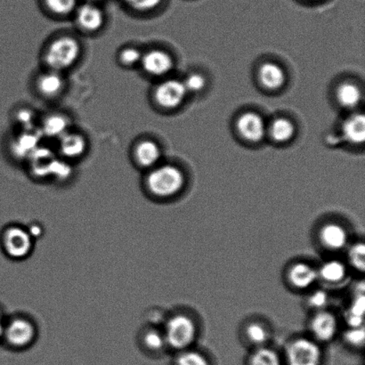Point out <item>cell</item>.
Wrapping results in <instances>:
<instances>
[{
	"label": "cell",
	"mask_w": 365,
	"mask_h": 365,
	"mask_svg": "<svg viewBox=\"0 0 365 365\" xmlns=\"http://www.w3.org/2000/svg\"><path fill=\"white\" fill-rule=\"evenodd\" d=\"M34 114L29 110H21L17 113L18 123L23 124L24 127L31 126L34 123Z\"/></svg>",
	"instance_id": "cell-37"
},
{
	"label": "cell",
	"mask_w": 365,
	"mask_h": 365,
	"mask_svg": "<svg viewBox=\"0 0 365 365\" xmlns=\"http://www.w3.org/2000/svg\"><path fill=\"white\" fill-rule=\"evenodd\" d=\"M38 142V135L31 133L30 131L24 132L23 135L14 139L13 144L14 155L20 158H30L32 153L39 148Z\"/></svg>",
	"instance_id": "cell-21"
},
{
	"label": "cell",
	"mask_w": 365,
	"mask_h": 365,
	"mask_svg": "<svg viewBox=\"0 0 365 365\" xmlns=\"http://www.w3.org/2000/svg\"><path fill=\"white\" fill-rule=\"evenodd\" d=\"M78 26L89 34L101 30L106 23L103 11L92 3H86L76 9Z\"/></svg>",
	"instance_id": "cell-9"
},
{
	"label": "cell",
	"mask_w": 365,
	"mask_h": 365,
	"mask_svg": "<svg viewBox=\"0 0 365 365\" xmlns=\"http://www.w3.org/2000/svg\"><path fill=\"white\" fill-rule=\"evenodd\" d=\"M186 94L187 91L184 82L170 78L160 82L157 86L153 96L156 103L163 108L174 109L182 105Z\"/></svg>",
	"instance_id": "cell-7"
},
{
	"label": "cell",
	"mask_w": 365,
	"mask_h": 365,
	"mask_svg": "<svg viewBox=\"0 0 365 365\" xmlns=\"http://www.w3.org/2000/svg\"><path fill=\"white\" fill-rule=\"evenodd\" d=\"M123 1L126 4H128V6L130 7L134 5L135 2H137V0H123Z\"/></svg>",
	"instance_id": "cell-39"
},
{
	"label": "cell",
	"mask_w": 365,
	"mask_h": 365,
	"mask_svg": "<svg viewBox=\"0 0 365 365\" xmlns=\"http://www.w3.org/2000/svg\"><path fill=\"white\" fill-rule=\"evenodd\" d=\"M135 163L142 169L151 170L159 163L162 150L156 142L145 139L138 143L134 150Z\"/></svg>",
	"instance_id": "cell-12"
},
{
	"label": "cell",
	"mask_w": 365,
	"mask_h": 365,
	"mask_svg": "<svg viewBox=\"0 0 365 365\" xmlns=\"http://www.w3.org/2000/svg\"><path fill=\"white\" fill-rule=\"evenodd\" d=\"M140 342L145 349L152 352H158L167 346L163 331L156 327L144 328L139 334Z\"/></svg>",
	"instance_id": "cell-22"
},
{
	"label": "cell",
	"mask_w": 365,
	"mask_h": 365,
	"mask_svg": "<svg viewBox=\"0 0 365 365\" xmlns=\"http://www.w3.org/2000/svg\"><path fill=\"white\" fill-rule=\"evenodd\" d=\"M364 310V292L356 293L355 299H353L348 313H346V323H348L350 328L363 327Z\"/></svg>",
	"instance_id": "cell-25"
},
{
	"label": "cell",
	"mask_w": 365,
	"mask_h": 365,
	"mask_svg": "<svg viewBox=\"0 0 365 365\" xmlns=\"http://www.w3.org/2000/svg\"><path fill=\"white\" fill-rule=\"evenodd\" d=\"M309 302L310 306L314 307V309H322L327 307L329 302V296L324 291H317L310 296Z\"/></svg>",
	"instance_id": "cell-35"
},
{
	"label": "cell",
	"mask_w": 365,
	"mask_h": 365,
	"mask_svg": "<svg viewBox=\"0 0 365 365\" xmlns=\"http://www.w3.org/2000/svg\"><path fill=\"white\" fill-rule=\"evenodd\" d=\"M247 337L254 344L260 345L267 341L268 334L266 329L260 324H250L246 330Z\"/></svg>",
	"instance_id": "cell-31"
},
{
	"label": "cell",
	"mask_w": 365,
	"mask_h": 365,
	"mask_svg": "<svg viewBox=\"0 0 365 365\" xmlns=\"http://www.w3.org/2000/svg\"><path fill=\"white\" fill-rule=\"evenodd\" d=\"M69 118L62 113H52L43 120L41 130L46 137L60 138L69 131Z\"/></svg>",
	"instance_id": "cell-19"
},
{
	"label": "cell",
	"mask_w": 365,
	"mask_h": 365,
	"mask_svg": "<svg viewBox=\"0 0 365 365\" xmlns=\"http://www.w3.org/2000/svg\"><path fill=\"white\" fill-rule=\"evenodd\" d=\"M349 257L351 266L363 273L365 268V248L364 243H356V245H354L349 250Z\"/></svg>",
	"instance_id": "cell-30"
},
{
	"label": "cell",
	"mask_w": 365,
	"mask_h": 365,
	"mask_svg": "<svg viewBox=\"0 0 365 365\" xmlns=\"http://www.w3.org/2000/svg\"><path fill=\"white\" fill-rule=\"evenodd\" d=\"M322 243L328 250H341L344 249L349 241V235L342 225L335 223L324 225L320 231Z\"/></svg>",
	"instance_id": "cell-14"
},
{
	"label": "cell",
	"mask_w": 365,
	"mask_h": 365,
	"mask_svg": "<svg viewBox=\"0 0 365 365\" xmlns=\"http://www.w3.org/2000/svg\"><path fill=\"white\" fill-rule=\"evenodd\" d=\"M81 53L80 42L71 36L64 35L50 43L46 49L44 61L50 70L62 73L75 66Z\"/></svg>",
	"instance_id": "cell-2"
},
{
	"label": "cell",
	"mask_w": 365,
	"mask_h": 365,
	"mask_svg": "<svg viewBox=\"0 0 365 365\" xmlns=\"http://www.w3.org/2000/svg\"><path fill=\"white\" fill-rule=\"evenodd\" d=\"M162 2L163 0H137L131 9L138 11V12H149V11L157 9Z\"/></svg>",
	"instance_id": "cell-36"
},
{
	"label": "cell",
	"mask_w": 365,
	"mask_h": 365,
	"mask_svg": "<svg viewBox=\"0 0 365 365\" xmlns=\"http://www.w3.org/2000/svg\"><path fill=\"white\" fill-rule=\"evenodd\" d=\"M346 267L344 264L339 260H331L324 263L318 272V277H320L328 284H339L346 277Z\"/></svg>",
	"instance_id": "cell-23"
},
{
	"label": "cell",
	"mask_w": 365,
	"mask_h": 365,
	"mask_svg": "<svg viewBox=\"0 0 365 365\" xmlns=\"http://www.w3.org/2000/svg\"><path fill=\"white\" fill-rule=\"evenodd\" d=\"M342 135L352 144H362L365 139V118L362 113L349 116L342 125Z\"/></svg>",
	"instance_id": "cell-18"
},
{
	"label": "cell",
	"mask_w": 365,
	"mask_h": 365,
	"mask_svg": "<svg viewBox=\"0 0 365 365\" xmlns=\"http://www.w3.org/2000/svg\"><path fill=\"white\" fill-rule=\"evenodd\" d=\"M286 355L289 365H320L322 362L320 346L307 339L292 341Z\"/></svg>",
	"instance_id": "cell-6"
},
{
	"label": "cell",
	"mask_w": 365,
	"mask_h": 365,
	"mask_svg": "<svg viewBox=\"0 0 365 365\" xmlns=\"http://www.w3.org/2000/svg\"><path fill=\"white\" fill-rule=\"evenodd\" d=\"M140 64L146 73L158 78L166 76L174 67L173 57L162 49L143 53Z\"/></svg>",
	"instance_id": "cell-8"
},
{
	"label": "cell",
	"mask_w": 365,
	"mask_h": 365,
	"mask_svg": "<svg viewBox=\"0 0 365 365\" xmlns=\"http://www.w3.org/2000/svg\"><path fill=\"white\" fill-rule=\"evenodd\" d=\"M0 243L3 252L9 259L21 261L28 259L34 252L35 239L28 227L10 225L3 229Z\"/></svg>",
	"instance_id": "cell-3"
},
{
	"label": "cell",
	"mask_w": 365,
	"mask_h": 365,
	"mask_svg": "<svg viewBox=\"0 0 365 365\" xmlns=\"http://www.w3.org/2000/svg\"><path fill=\"white\" fill-rule=\"evenodd\" d=\"M64 88V78L59 71L49 70L39 75L37 80V89L39 94L45 98H55Z\"/></svg>",
	"instance_id": "cell-15"
},
{
	"label": "cell",
	"mask_w": 365,
	"mask_h": 365,
	"mask_svg": "<svg viewBox=\"0 0 365 365\" xmlns=\"http://www.w3.org/2000/svg\"><path fill=\"white\" fill-rule=\"evenodd\" d=\"M337 98L341 106L345 108H354L362 99V92L355 84L344 83L338 88Z\"/></svg>",
	"instance_id": "cell-24"
},
{
	"label": "cell",
	"mask_w": 365,
	"mask_h": 365,
	"mask_svg": "<svg viewBox=\"0 0 365 365\" xmlns=\"http://www.w3.org/2000/svg\"><path fill=\"white\" fill-rule=\"evenodd\" d=\"M250 365H282L280 359L273 349L262 348L257 350L250 359Z\"/></svg>",
	"instance_id": "cell-28"
},
{
	"label": "cell",
	"mask_w": 365,
	"mask_h": 365,
	"mask_svg": "<svg viewBox=\"0 0 365 365\" xmlns=\"http://www.w3.org/2000/svg\"><path fill=\"white\" fill-rule=\"evenodd\" d=\"M314 337L321 341H331L338 331V322L334 314L320 311L314 317L311 323Z\"/></svg>",
	"instance_id": "cell-13"
},
{
	"label": "cell",
	"mask_w": 365,
	"mask_h": 365,
	"mask_svg": "<svg viewBox=\"0 0 365 365\" xmlns=\"http://www.w3.org/2000/svg\"><path fill=\"white\" fill-rule=\"evenodd\" d=\"M270 133L274 141L285 143L291 140L295 133L294 125L291 120L279 118L275 120L270 128Z\"/></svg>",
	"instance_id": "cell-26"
},
{
	"label": "cell",
	"mask_w": 365,
	"mask_h": 365,
	"mask_svg": "<svg viewBox=\"0 0 365 365\" xmlns=\"http://www.w3.org/2000/svg\"><path fill=\"white\" fill-rule=\"evenodd\" d=\"M259 78L264 87L269 89L282 88L286 80L284 71L273 63H267L261 66Z\"/></svg>",
	"instance_id": "cell-20"
},
{
	"label": "cell",
	"mask_w": 365,
	"mask_h": 365,
	"mask_svg": "<svg viewBox=\"0 0 365 365\" xmlns=\"http://www.w3.org/2000/svg\"><path fill=\"white\" fill-rule=\"evenodd\" d=\"M178 365H210L205 356L202 354L193 351H186L182 353L178 356L177 361Z\"/></svg>",
	"instance_id": "cell-32"
},
{
	"label": "cell",
	"mask_w": 365,
	"mask_h": 365,
	"mask_svg": "<svg viewBox=\"0 0 365 365\" xmlns=\"http://www.w3.org/2000/svg\"><path fill=\"white\" fill-rule=\"evenodd\" d=\"M237 128L240 134L250 142L262 140L266 134L262 117L255 113H246L239 118Z\"/></svg>",
	"instance_id": "cell-11"
},
{
	"label": "cell",
	"mask_w": 365,
	"mask_h": 365,
	"mask_svg": "<svg viewBox=\"0 0 365 365\" xmlns=\"http://www.w3.org/2000/svg\"><path fill=\"white\" fill-rule=\"evenodd\" d=\"M185 178L178 167L165 164L149 170L145 185L149 195L159 200L173 198L184 188Z\"/></svg>",
	"instance_id": "cell-1"
},
{
	"label": "cell",
	"mask_w": 365,
	"mask_h": 365,
	"mask_svg": "<svg viewBox=\"0 0 365 365\" xmlns=\"http://www.w3.org/2000/svg\"><path fill=\"white\" fill-rule=\"evenodd\" d=\"M6 317L4 316L2 310L0 309V341H2L4 330H5Z\"/></svg>",
	"instance_id": "cell-38"
},
{
	"label": "cell",
	"mask_w": 365,
	"mask_h": 365,
	"mask_svg": "<svg viewBox=\"0 0 365 365\" xmlns=\"http://www.w3.org/2000/svg\"><path fill=\"white\" fill-rule=\"evenodd\" d=\"M143 53L135 46H127L119 53V61L123 66L133 67L141 63Z\"/></svg>",
	"instance_id": "cell-29"
},
{
	"label": "cell",
	"mask_w": 365,
	"mask_h": 365,
	"mask_svg": "<svg viewBox=\"0 0 365 365\" xmlns=\"http://www.w3.org/2000/svg\"><path fill=\"white\" fill-rule=\"evenodd\" d=\"M365 332L364 327L350 328L345 334L346 341L353 346H362L364 342Z\"/></svg>",
	"instance_id": "cell-34"
},
{
	"label": "cell",
	"mask_w": 365,
	"mask_h": 365,
	"mask_svg": "<svg viewBox=\"0 0 365 365\" xmlns=\"http://www.w3.org/2000/svg\"><path fill=\"white\" fill-rule=\"evenodd\" d=\"M58 140L59 152L64 159H80L87 152V138L78 132L69 130L58 138Z\"/></svg>",
	"instance_id": "cell-10"
},
{
	"label": "cell",
	"mask_w": 365,
	"mask_h": 365,
	"mask_svg": "<svg viewBox=\"0 0 365 365\" xmlns=\"http://www.w3.org/2000/svg\"><path fill=\"white\" fill-rule=\"evenodd\" d=\"M163 331L167 346L176 350L187 349L196 337L195 323L191 318L182 314L171 317Z\"/></svg>",
	"instance_id": "cell-5"
},
{
	"label": "cell",
	"mask_w": 365,
	"mask_h": 365,
	"mask_svg": "<svg viewBox=\"0 0 365 365\" xmlns=\"http://www.w3.org/2000/svg\"><path fill=\"white\" fill-rule=\"evenodd\" d=\"M38 337V327L30 317L17 314L6 319L2 341L11 348L27 349Z\"/></svg>",
	"instance_id": "cell-4"
},
{
	"label": "cell",
	"mask_w": 365,
	"mask_h": 365,
	"mask_svg": "<svg viewBox=\"0 0 365 365\" xmlns=\"http://www.w3.org/2000/svg\"><path fill=\"white\" fill-rule=\"evenodd\" d=\"M318 272L306 263H297L289 271V280L294 287L309 289L317 282Z\"/></svg>",
	"instance_id": "cell-16"
},
{
	"label": "cell",
	"mask_w": 365,
	"mask_h": 365,
	"mask_svg": "<svg viewBox=\"0 0 365 365\" xmlns=\"http://www.w3.org/2000/svg\"><path fill=\"white\" fill-rule=\"evenodd\" d=\"M184 82L185 87L187 92H200L205 88L206 81L205 78L202 75L192 73L190 74L187 78H185Z\"/></svg>",
	"instance_id": "cell-33"
},
{
	"label": "cell",
	"mask_w": 365,
	"mask_h": 365,
	"mask_svg": "<svg viewBox=\"0 0 365 365\" xmlns=\"http://www.w3.org/2000/svg\"><path fill=\"white\" fill-rule=\"evenodd\" d=\"M29 160L31 171L38 178L51 176L52 168L56 159L49 149L38 148Z\"/></svg>",
	"instance_id": "cell-17"
},
{
	"label": "cell",
	"mask_w": 365,
	"mask_h": 365,
	"mask_svg": "<svg viewBox=\"0 0 365 365\" xmlns=\"http://www.w3.org/2000/svg\"><path fill=\"white\" fill-rule=\"evenodd\" d=\"M48 9L56 16H68L77 9V0H44Z\"/></svg>",
	"instance_id": "cell-27"
}]
</instances>
